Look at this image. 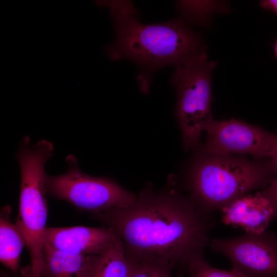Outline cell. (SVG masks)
Returning a JSON list of instances; mask_svg holds the SVG:
<instances>
[{"instance_id":"12","label":"cell","mask_w":277,"mask_h":277,"mask_svg":"<svg viewBox=\"0 0 277 277\" xmlns=\"http://www.w3.org/2000/svg\"><path fill=\"white\" fill-rule=\"evenodd\" d=\"M11 207L2 208L0 216V261L14 275L18 274L20 256L26 245L24 235L10 220Z\"/></svg>"},{"instance_id":"2","label":"cell","mask_w":277,"mask_h":277,"mask_svg":"<svg viewBox=\"0 0 277 277\" xmlns=\"http://www.w3.org/2000/svg\"><path fill=\"white\" fill-rule=\"evenodd\" d=\"M97 3L107 7L113 20L115 39L107 48L111 60H129L140 69L141 91H149L151 77L159 69L175 66L206 49L203 40L184 22L176 17L169 21L144 24L130 1H106Z\"/></svg>"},{"instance_id":"18","label":"cell","mask_w":277,"mask_h":277,"mask_svg":"<svg viewBox=\"0 0 277 277\" xmlns=\"http://www.w3.org/2000/svg\"><path fill=\"white\" fill-rule=\"evenodd\" d=\"M260 5L263 9L277 14V0L261 1Z\"/></svg>"},{"instance_id":"19","label":"cell","mask_w":277,"mask_h":277,"mask_svg":"<svg viewBox=\"0 0 277 277\" xmlns=\"http://www.w3.org/2000/svg\"><path fill=\"white\" fill-rule=\"evenodd\" d=\"M276 134L277 135V133ZM270 158H271L270 164L271 165V167L276 175L277 174V140H276V145L275 146L273 153Z\"/></svg>"},{"instance_id":"4","label":"cell","mask_w":277,"mask_h":277,"mask_svg":"<svg viewBox=\"0 0 277 277\" xmlns=\"http://www.w3.org/2000/svg\"><path fill=\"white\" fill-rule=\"evenodd\" d=\"M53 152L50 142L42 140L32 145L30 138L25 136L16 153L21 171V188L15 224L25 238L31 260L29 269L35 277H41L43 236L47 228L45 167Z\"/></svg>"},{"instance_id":"21","label":"cell","mask_w":277,"mask_h":277,"mask_svg":"<svg viewBox=\"0 0 277 277\" xmlns=\"http://www.w3.org/2000/svg\"><path fill=\"white\" fill-rule=\"evenodd\" d=\"M274 51L275 55L276 57L277 58V39L275 41V42L274 45Z\"/></svg>"},{"instance_id":"7","label":"cell","mask_w":277,"mask_h":277,"mask_svg":"<svg viewBox=\"0 0 277 277\" xmlns=\"http://www.w3.org/2000/svg\"><path fill=\"white\" fill-rule=\"evenodd\" d=\"M211 249L227 258L232 269L247 277H277V236L268 231L211 239Z\"/></svg>"},{"instance_id":"13","label":"cell","mask_w":277,"mask_h":277,"mask_svg":"<svg viewBox=\"0 0 277 277\" xmlns=\"http://www.w3.org/2000/svg\"><path fill=\"white\" fill-rule=\"evenodd\" d=\"M130 269L131 262L118 236L112 245L100 255L93 277H129Z\"/></svg>"},{"instance_id":"11","label":"cell","mask_w":277,"mask_h":277,"mask_svg":"<svg viewBox=\"0 0 277 277\" xmlns=\"http://www.w3.org/2000/svg\"><path fill=\"white\" fill-rule=\"evenodd\" d=\"M100 255L67 252L44 242L41 277H93Z\"/></svg>"},{"instance_id":"22","label":"cell","mask_w":277,"mask_h":277,"mask_svg":"<svg viewBox=\"0 0 277 277\" xmlns=\"http://www.w3.org/2000/svg\"><path fill=\"white\" fill-rule=\"evenodd\" d=\"M177 277H185L183 273L181 272L178 274Z\"/></svg>"},{"instance_id":"5","label":"cell","mask_w":277,"mask_h":277,"mask_svg":"<svg viewBox=\"0 0 277 277\" xmlns=\"http://www.w3.org/2000/svg\"><path fill=\"white\" fill-rule=\"evenodd\" d=\"M216 64L203 50L176 65L170 80L176 91L175 115L185 150L198 145L201 134L213 120L211 75Z\"/></svg>"},{"instance_id":"3","label":"cell","mask_w":277,"mask_h":277,"mask_svg":"<svg viewBox=\"0 0 277 277\" xmlns=\"http://www.w3.org/2000/svg\"><path fill=\"white\" fill-rule=\"evenodd\" d=\"M276 176L267 164L234 154L202 151L186 178L188 195L201 209L213 213L235 199L266 188Z\"/></svg>"},{"instance_id":"15","label":"cell","mask_w":277,"mask_h":277,"mask_svg":"<svg viewBox=\"0 0 277 277\" xmlns=\"http://www.w3.org/2000/svg\"><path fill=\"white\" fill-rule=\"evenodd\" d=\"M263 195L269 201L275 219L277 218V174L272 181L262 191Z\"/></svg>"},{"instance_id":"14","label":"cell","mask_w":277,"mask_h":277,"mask_svg":"<svg viewBox=\"0 0 277 277\" xmlns=\"http://www.w3.org/2000/svg\"><path fill=\"white\" fill-rule=\"evenodd\" d=\"M183 267L190 277H247L233 269L225 270L212 266L204 254L191 259Z\"/></svg>"},{"instance_id":"6","label":"cell","mask_w":277,"mask_h":277,"mask_svg":"<svg viewBox=\"0 0 277 277\" xmlns=\"http://www.w3.org/2000/svg\"><path fill=\"white\" fill-rule=\"evenodd\" d=\"M67 170L63 174L46 173L45 187L51 197L66 201L92 214L132 204L136 196L112 179L91 176L80 168L72 154L65 158Z\"/></svg>"},{"instance_id":"17","label":"cell","mask_w":277,"mask_h":277,"mask_svg":"<svg viewBox=\"0 0 277 277\" xmlns=\"http://www.w3.org/2000/svg\"><path fill=\"white\" fill-rule=\"evenodd\" d=\"M131 269L129 277H153L148 267L144 263L130 260Z\"/></svg>"},{"instance_id":"20","label":"cell","mask_w":277,"mask_h":277,"mask_svg":"<svg viewBox=\"0 0 277 277\" xmlns=\"http://www.w3.org/2000/svg\"><path fill=\"white\" fill-rule=\"evenodd\" d=\"M19 272L23 277H35L31 274L27 266L22 268Z\"/></svg>"},{"instance_id":"16","label":"cell","mask_w":277,"mask_h":277,"mask_svg":"<svg viewBox=\"0 0 277 277\" xmlns=\"http://www.w3.org/2000/svg\"><path fill=\"white\" fill-rule=\"evenodd\" d=\"M146 265L153 277H172V267L154 263H143Z\"/></svg>"},{"instance_id":"8","label":"cell","mask_w":277,"mask_h":277,"mask_svg":"<svg viewBox=\"0 0 277 277\" xmlns=\"http://www.w3.org/2000/svg\"><path fill=\"white\" fill-rule=\"evenodd\" d=\"M203 151L214 154H249L256 159L271 157L276 134L235 119L213 120L205 128Z\"/></svg>"},{"instance_id":"10","label":"cell","mask_w":277,"mask_h":277,"mask_svg":"<svg viewBox=\"0 0 277 277\" xmlns=\"http://www.w3.org/2000/svg\"><path fill=\"white\" fill-rule=\"evenodd\" d=\"M221 210L222 222L225 224L241 228L245 232H264L275 219L270 202L262 192L243 195Z\"/></svg>"},{"instance_id":"9","label":"cell","mask_w":277,"mask_h":277,"mask_svg":"<svg viewBox=\"0 0 277 277\" xmlns=\"http://www.w3.org/2000/svg\"><path fill=\"white\" fill-rule=\"evenodd\" d=\"M118 235L110 227L76 226L47 227L43 239L52 247L67 252L89 255L106 251Z\"/></svg>"},{"instance_id":"1","label":"cell","mask_w":277,"mask_h":277,"mask_svg":"<svg viewBox=\"0 0 277 277\" xmlns=\"http://www.w3.org/2000/svg\"><path fill=\"white\" fill-rule=\"evenodd\" d=\"M175 180L161 190L147 184L131 205L93 214L121 240L128 258L173 267L204 254L215 224Z\"/></svg>"}]
</instances>
